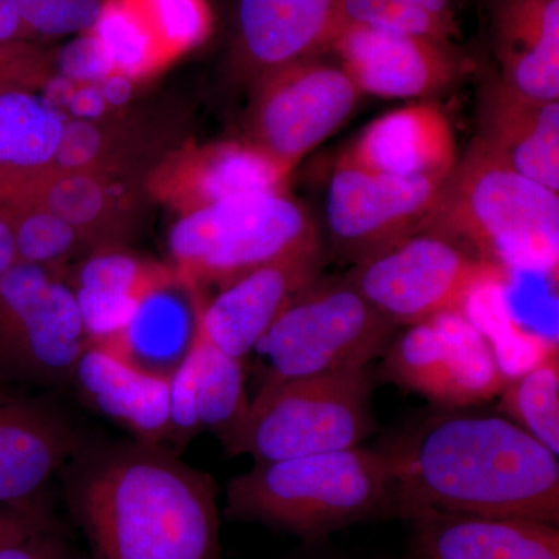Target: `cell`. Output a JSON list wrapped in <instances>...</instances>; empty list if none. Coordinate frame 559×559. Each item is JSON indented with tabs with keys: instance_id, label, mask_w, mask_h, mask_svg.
<instances>
[{
	"instance_id": "6da1fadb",
	"label": "cell",
	"mask_w": 559,
	"mask_h": 559,
	"mask_svg": "<svg viewBox=\"0 0 559 559\" xmlns=\"http://www.w3.org/2000/svg\"><path fill=\"white\" fill-rule=\"evenodd\" d=\"M465 409L423 415L380 448L399 487L400 520L426 507L559 527L557 455L503 415Z\"/></svg>"
},
{
	"instance_id": "7a4b0ae2",
	"label": "cell",
	"mask_w": 559,
	"mask_h": 559,
	"mask_svg": "<svg viewBox=\"0 0 559 559\" xmlns=\"http://www.w3.org/2000/svg\"><path fill=\"white\" fill-rule=\"evenodd\" d=\"M218 489L160 444L95 463L70 495L92 559H219Z\"/></svg>"
},
{
	"instance_id": "3957f363",
	"label": "cell",
	"mask_w": 559,
	"mask_h": 559,
	"mask_svg": "<svg viewBox=\"0 0 559 559\" xmlns=\"http://www.w3.org/2000/svg\"><path fill=\"white\" fill-rule=\"evenodd\" d=\"M224 514L312 546L360 522L400 520L401 506L388 455L356 447L257 462L227 484Z\"/></svg>"
},
{
	"instance_id": "277c9868",
	"label": "cell",
	"mask_w": 559,
	"mask_h": 559,
	"mask_svg": "<svg viewBox=\"0 0 559 559\" xmlns=\"http://www.w3.org/2000/svg\"><path fill=\"white\" fill-rule=\"evenodd\" d=\"M418 234L468 246L510 271L549 272L557 278L559 193L514 170L476 138Z\"/></svg>"
},
{
	"instance_id": "5b68a950",
	"label": "cell",
	"mask_w": 559,
	"mask_h": 559,
	"mask_svg": "<svg viewBox=\"0 0 559 559\" xmlns=\"http://www.w3.org/2000/svg\"><path fill=\"white\" fill-rule=\"evenodd\" d=\"M370 366L261 385L234 429L221 437L229 455L257 462L349 450L377 430Z\"/></svg>"
},
{
	"instance_id": "8992f818",
	"label": "cell",
	"mask_w": 559,
	"mask_h": 559,
	"mask_svg": "<svg viewBox=\"0 0 559 559\" xmlns=\"http://www.w3.org/2000/svg\"><path fill=\"white\" fill-rule=\"evenodd\" d=\"M320 242L310 212L283 193H257L180 215L168 235L171 270L197 290L229 285Z\"/></svg>"
},
{
	"instance_id": "52a82bcc",
	"label": "cell",
	"mask_w": 559,
	"mask_h": 559,
	"mask_svg": "<svg viewBox=\"0 0 559 559\" xmlns=\"http://www.w3.org/2000/svg\"><path fill=\"white\" fill-rule=\"evenodd\" d=\"M396 326L347 278H316L301 289L253 348L263 384L370 366L395 340Z\"/></svg>"
},
{
	"instance_id": "ba28073f",
	"label": "cell",
	"mask_w": 559,
	"mask_h": 559,
	"mask_svg": "<svg viewBox=\"0 0 559 559\" xmlns=\"http://www.w3.org/2000/svg\"><path fill=\"white\" fill-rule=\"evenodd\" d=\"M511 272L439 235L417 234L356 264L345 278L396 329H407L466 312L474 297L509 285Z\"/></svg>"
},
{
	"instance_id": "9c48e42d",
	"label": "cell",
	"mask_w": 559,
	"mask_h": 559,
	"mask_svg": "<svg viewBox=\"0 0 559 559\" xmlns=\"http://www.w3.org/2000/svg\"><path fill=\"white\" fill-rule=\"evenodd\" d=\"M245 140L294 170L340 130L360 94L340 62L304 58L252 81Z\"/></svg>"
},
{
	"instance_id": "30bf717a",
	"label": "cell",
	"mask_w": 559,
	"mask_h": 559,
	"mask_svg": "<svg viewBox=\"0 0 559 559\" xmlns=\"http://www.w3.org/2000/svg\"><path fill=\"white\" fill-rule=\"evenodd\" d=\"M380 374L447 409L492 400L511 380L491 341L466 312L407 326L382 355Z\"/></svg>"
},
{
	"instance_id": "8fae6325",
	"label": "cell",
	"mask_w": 559,
	"mask_h": 559,
	"mask_svg": "<svg viewBox=\"0 0 559 559\" xmlns=\"http://www.w3.org/2000/svg\"><path fill=\"white\" fill-rule=\"evenodd\" d=\"M86 348L75 294L58 274L14 263L0 277V381L68 380Z\"/></svg>"
},
{
	"instance_id": "7c38bea8",
	"label": "cell",
	"mask_w": 559,
	"mask_h": 559,
	"mask_svg": "<svg viewBox=\"0 0 559 559\" xmlns=\"http://www.w3.org/2000/svg\"><path fill=\"white\" fill-rule=\"evenodd\" d=\"M447 179L396 178L336 165L326 194L334 249L359 264L417 235Z\"/></svg>"
},
{
	"instance_id": "4fadbf2b",
	"label": "cell",
	"mask_w": 559,
	"mask_h": 559,
	"mask_svg": "<svg viewBox=\"0 0 559 559\" xmlns=\"http://www.w3.org/2000/svg\"><path fill=\"white\" fill-rule=\"evenodd\" d=\"M329 50L360 94L381 98H429L454 86L468 61L450 40L340 27Z\"/></svg>"
},
{
	"instance_id": "5bb4252c",
	"label": "cell",
	"mask_w": 559,
	"mask_h": 559,
	"mask_svg": "<svg viewBox=\"0 0 559 559\" xmlns=\"http://www.w3.org/2000/svg\"><path fill=\"white\" fill-rule=\"evenodd\" d=\"M320 270L322 246L316 242L248 272L202 301L198 333L226 355L245 358Z\"/></svg>"
},
{
	"instance_id": "9a60e30c",
	"label": "cell",
	"mask_w": 559,
	"mask_h": 559,
	"mask_svg": "<svg viewBox=\"0 0 559 559\" xmlns=\"http://www.w3.org/2000/svg\"><path fill=\"white\" fill-rule=\"evenodd\" d=\"M290 173L248 140H226L176 151L154 168L148 186L183 215L246 194L283 193Z\"/></svg>"
},
{
	"instance_id": "2e32d148",
	"label": "cell",
	"mask_w": 559,
	"mask_h": 559,
	"mask_svg": "<svg viewBox=\"0 0 559 559\" xmlns=\"http://www.w3.org/2000/svg\"><path fill=\"white\" fill-rule=\"evenodd\" d=\"M450 117L433 102L382 114L353 140L337 165L396 176L447 179L457 164Z\"/></svg>"
},
{
	"instance_id": "e0dca14e",
	"label": "cell",
	"mask_w": 559,
	"mask_h": 559,
	"mask_svg": "<svg viewBox=\"0 0 559 559\" xmlns=\"http://www.w3.org/2000/svg\"><path fill=\"white\" fill-rule=\"evenodd\" d=\"M76 447V433L57 415L0 390V506L50 514L44 491Z\"/></svg>"
},
{
	"instance_id": "ac0fdd59",
	"label": "cell",
	"mask_w": 559,
	"mask_h": 559,
	"mask_svg": "<svg viewBox=\"0 0 559 559\" xmlns=\"http://www.w3.org/2000/svg\"><path fill=\"white\" fill-rule=\"evenodd\" d=\"M120 176L94 171L40 173L35 178L0 187V200L33 202L73 227L94 250L123 248L135 223L134 193Z\"/></svg>"
},
{
	"instance_id": "d6986e66",
	"label": "cell",
	"mask_w": 559,
	"mask_h": 559,
	"mask_svg": "<svg viewBox=\"0 0 559 559\" xmlns=\"http://www.w3.org/2000/svg\"><path fill=\"white\" fill-rule=\"evenodd\" d=\"M340 0H240L234 64L242 80L329 51Z\"/></svg>"
},
{
	"instance_id": "ffe728a7",
	"label": "cell",
	"mask_w": 559,
	"mask_h": 559,
	"mask_svg": "<svg viewBox=\"0 0 559 559\" xmlns=\"http://www.w3.org/2000/svg\"><path fill=\"white\" fill-rule=\"evenodd\" d=\"M411 559H559V527L520 518L412 510Z\"/></svg>"
},
{
	"instance_id": "44dd1931",
	"label": "cell",
	"mask_w": 559,
	"mask_h": 559,
	"mask_svg": "<svg viewBox=\"0 0 559 559\" xmlns=\"http://www.w3.org/2000/svg\"><path fill=\"white\" fill-rule=\"evenodd\" d=\"M477 128L496 156L559 193V102L530 97L492 76L480 86Z\"/></svg>"
},
{
	"instance_id": "7402d4cb",
	"label": "cell",
	"mask_w": 559,
	"mask_h": 559,
	"mask_svg": "<svg viewBox=\"0 0 559 559\" xmlns=\"http://www.w3.org/2000/svg\"><path fill=\"white\" fill-rule=\"evenodd\" d=\"M242 359L194 334L186 358L170 377V439L180 447L201 430L226 436L248 411Z\"/></svg>"
},
{
	"instance_id": "603a6c76",
	"label": "cell",
	"mask_w": 559,
	"mask_h": 559,
	"mask_svg": "<svg viewBox=\"0 0 559 559\" xmlns=\"http://www.w3.org/2000/svg\"><path fill=\"white\" fill-rule=\"evenodd\" d=\"M94 409L124 426L139 443L170 439V377L153 373L97 347H87L73 377Z\"/></svg>"
},
{
	"instance_id": "cb8c5ba5",
	"label": "cell",
	"mask_w": 559,
	"mask_h": 559,
	"mask_svg": "<svg viewBox=\"0 0 559 559\" xmlns=\"http://www.w3.org/2000/svg\"><path fill=\"white\" fill-rule=\"evenodd\" d=\"M492 43L500 79L530 97L559 102V0H495Z\"/></svg>"
},
{
	"instance_id": "d4e9b609",
	"label": "cell",
	"mask_w": 559,
	"mask_h": 559,
	"mask_svg": "<svg viewBox=\"0 0 559 559\" xmlns=\"http://www.w3.org/2000/svg\"><path fill=\"white\" fill-rule=\"evenodd\" d=\"M201 304L200 290L176 275L143 297L127 329L97 348L140 369L171 377L193 344Z\"/></svg>"
},
{
	"instance_id": "484cf974",
	"label": "cell",
	"mask_w": 559,
	"mask_h": 559,
	"mask_svg": "<svg viewBox=\"0 0 559 559\" xmlns=\"http://www.w3.org/2000/svg\"><path fill=\"white\" fill-rule=\"evenodd\" d=\"M64 123L60 110L33 91L0 94V186L49 171Z\"/></svg>"
},
{
	"instance_id": "4316f807",
	"label": "cell",
	"mask_w": 559,
	"mask_h": 559,
	"mask_svg": "<svg viewBox=\"0 0 559 559\" xmlns=\"http://www.w3.org/2000/svg\"><path fill=\"white\" fill-rule=\"evenodd\" d=\"M503 417L559 455V352L550 345L535 366L511 378L500 393Z\"/></svg>"
},
{
	"instance_id": "83f0119b",
	"label": "cell",
	"mask_w": 559,
	"mask_h": 559,
	"mask_svg": "<svg viewBox=\"0 0 559 559\" xmlns=\"http://www.w3.org/2000/svg\"><path fill=\"white\" fill-rule=\"evenodd\" d=\"M90 33L119 75L140 81L168 64L134 0H105Z\"/></svg>"
},
{
	"instance_id": "f1b7e54d",
	"label": "cell",
	"mask_w": 559,
	"mask_h": 559,
	"mask_svg": "<svg viewBox=\"0 0 559 559\" xmlns=\"http://www.w3.org/2000/svg\"><path fill=\"white\" fill-rule=\"evenodd\" d=\"M0 215L13 231L16 263L36 264L57 272L81 248L76 231L60 216L33 202L7 204Z\"/></svg>"
},
{
	"instance_id": "f546056e",
	"label": "cell",
	"mask_w": 559,
	"mask_h": 559,
	"mask_svg": "<svg viewBox=\"0 0 559 559\" xmlns=\"http://www.w3.org/2000/svg\"><path fill=\"white\" fill-rule=\"evenodd\" d=\"M175 277L171 266L140 259L124 248L98 249L80 264L70 288L109 290L142 300Z\"/></svg>"
},
{
	"instance_id": "4dcf8cb0",
	"label": "cell",
	"mask_w": 559,
	"mask_h": 559,
	"mask_svg": "<svg viewBox=\"0 0 559 559\" xmlns=\"http://www.w3.org/2000/svg\"><path fill=\"white\" fill-rule=\"evenodd\" d=\"M340 27L439 40H450L457 35V25L448 24L407 0H340L336 28Z\"/></svg>"
},
{
	"instance_id": "1f68e13d",
	"label": "cell",
	"mask_w": 559,
	"mask_h": 559,
	"mask_svg": "<svg viewBox=\"0 0 559 559\" xmlns=\"http://www.w3.org/2000/svg\"><path fill=\"white\" fill-rule=\"evenodd\" d=\"M167 61L197 49L213 31L207 0H134Z\"/></svg>"
},
{
	"instance_id": "d6a6232c",
	"label": "cell",
	"mask_w": 559,
	"mask_h": 559,
	"mask_svg": "<svg viewBox=\"0 0 559 559\" xmlns=\"http://www.w3.org/2000/svg\"><path fill=\"white\" fill-rule=\"evenodd\" d=\"M105 0H16L28 32L62 36L91 31Z\"/></svg>"
},
{
	"instance_id": "836d02e7",
	"label": "cell",
	"mask_w": 559,
	"mask_h": 559,
	"mask_svg": "<svg viewBox=\"0 0 559 559\" xmlns=\"http://www.w3.org/2000/svg\"><path fill=\"white\" fill-rule=\"evenodd\" d=\"M0 559H75L53 518L31 521L0 543Z\"/></svg>"
},
{
	"instance_id": "e575fe53",
	"label": "cell",
	"mask_w": 559,
	"mask_h": 559,
	"mask_svg": "<svg viewBox=\"0 0 559 559\" xmlns=\"http://www.w3.org/2000/svg\"><path fill=\"white\" fill-rule=\"evenodd\" d=\"M49 79V61L31 44L11 43L0 46V94L9 91H33Z\"/></svg>"
},
{
	"instance_id": "d590c367",
	"label": "cell",
	"mask_w": 559,
	"mask_h": 559,
	"mask_svg": "<svg viewBox=\"0 0 559 559\" xmlns=\"http://www.w3.org/2000/svg\"><path fill=\"white\" fill-rule=\"evenodd\" d=\"M57 64L62 79L73 83H100L116 73L100 43L90 32L66 46Z\"/></svg>"
},
{
	"instance_id": "8d00e7d4",
	"label": "cell",
	"mask_w": 559,
	"mask_h": 559,
	"mask_svg": "<svg viewBox=\"0 0 559 559\" xmlns=\"http://www.w3.org/2000/svg\"><path fill=\"white\" fill-rule=\"evenodd\" d=\"M32 33L25 27L16 0H0V46L22 43Z\"/></svg>"
},
{
	"instance_id": "74e56055",
	"label": "cell",
	"mask_w": 559,
	"mask_h": 559,
	"mask_svg": "<svg viewBox=\"0 0 559 559\" xmlns=\"http://www.w3.org/2000/svg\"><path fill=\"white\" fill-rule=\"evenodd\" d=\"M47 516H51V514H25L0 506V543L10 538L13 533L24 527L28 522Z\"/></svg>"
},
{
	"instance_id": "f35d334b",
	"label": "cell",
	"mask_w": 559,
	"mask_h": 559,
	"mask_svg": "<svg viewBox=\"0 0 559 559\" xmlns=\"http://www.w3.org/2000/svg\"><path fill=\"white\" fill-rule=\"evenodd\" d=\"M16 263L13 231L10 224L0 215V277Z\"/></svg>"
},
{
	"instance_id": "ab89813d",
	"label": "cell",
	"mask_w": 559,
	"mask_h": 559,
	"mask_svg": "<svg viewBox=\"0 0 559 559\" xmlns=\"http://www.w3.org/2000/svg\"><path fill=\"white\" fill-rule=\"evenodd\" d=\"M414 5L421 7L428 10L429 13L436 14L437 17L448 22V24H455L454 11H452L451 0H407Z\"/></svg>"
},
{
	"instance_id": "60d3db41",
	"label": "cell",
	"mask_w": 559,
	"mask_h": 559,
	"mask_svg": "<svg viewBox=\"0 0 559 559\" xmlns=\"http://www.w3.org/2000/svg\"><path fill=\"white\" fill-rule=\"evenodd\" d=\"M330 559V558H329Z\"/></svg>"
}]
</instances>
